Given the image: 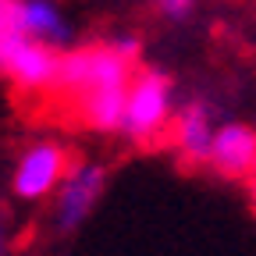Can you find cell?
Instances as JSON below:
<instances>
[{
	"label": "cell",
	"instance_id": "6da1fadb",
	"mask_svg": "<svg viewBox=\"0 0 256 256\" xmlns=\"http://www.w3.org/2000/svg\"><path fill=\"white\" fill-rule=\"evenodd\" d=\"M139 64H132L124 54H118L107 43H86L60 50V72L54 96L75 110V118L89 132H121L128 86H132Z\"/></svg>",
	"mask_w": 256,
	"mask_h": 256
},
{
	"label": "cell",
	"instance_id": "7a4b0ae2",
	"mask_svg": "<svg viewBox=\"0 0 256 256\" xmlns=\"http://www.w3.org/2000/svg\"><path fill=\"white\" fill-rule=\"evenodd\" d=\"M174 114H178V107H174V82H171V75L156 72V68H139L132 86H128L121 136H128L139 146L160 142L171 132Z\"/></svg>",
	"mask_w": 256,
	"mask_h": 256
},
{
	"label": "cell",
	"instance_id": "3957f363",
	"mask_svg": "<svg viewBox=\"0 0 256 256\" xmlns=\"http://www.w3.org/2000/svg\"><path fill=\"white\" fill-rule=\"evenodd\" d=\"M75 156L72 150L64 146L60 139H36L28 142L18 160H14V171H11V192L14 200L22 203H43L50 200L57 185L64 182V174L72 171Z\"/></svg>",
	"mask_w": 256,
	"mask_h": 256
},
{
	"label": "cell",
	"instance_id": "277c9868",
	"mask_svg": "<svg viewBox=\"0 0 256 256\" xmlns=\"http://www.w3.org/2000/svg\"><path fill=\"white\" fill-rule=\"evenodd\" d=\"M104 188H107V168L96 164V160H75L72 171L64 174V182L54 192V203H50V224L60 235H72L75 228L92 217L96 203L104 200Z\"/></svg>",
	"mask_w": 256,
	"mask_h": 256
},
{
	"label": "cell",
	"instance_id": "5b68a950",
	"mask_svg": "<svg viewBox=\"0 0 256 256\" xmlns=\"http://www.w3.org/2000/svg\"><path fill=\"white\" fill-rule=\"evenodd\" d=\"M60 72V50L25 36V32H11L0 40V75L14 82L22 92H54Z\"/></svg>",
	"mask_w": 256,
	"mask_h": 256
},
{
	"label": "cell",
	"instance_id": "8992f818",
	"mask_svg": "<svg viewBox=\"0 0 256 256\" xmlns=\"http://www.w3.org/2000/svg\"><path fill=\"white\" fill-rule=\"evenodd\" d=\"M210 168L224 178H249L256 171V128L246 121L217 124L210 146Z\"/></svg>",
	"mask_w": 256,
	"mask_h": 256
},
{
	"label": "cell",
	"instance_id": "52a82bcc",
	"mask_svg": "<svg viewBox=\"0 0 256 256\" xmlns=\"http://www.w3.org/2000/svg\"><path fill=\"white\" fill-rule=\"evenodd\" d=\"M214 136H217V124H214V107L206 100H188L178 107L174 124H171V139L185 164H210Z\"/></svg>",
	"mask_w": 256,
	"mask_h": 256
},
{
	"label": "cell",
	"instance_id": "ba28073f",
	"mask_svg": "<svg viewBox=\"0 0 256 256\" xmlns=\"http://www.w3.org/2000/svg\"><path fill=\"white\" fill-rule=\"evenodd\" d=\"M18 28L25 36L40 40L54 50H68L75 40V28L54 0H18Z\"/></svg>",
	"mask_w": 256,
	"mask_h": 256
},
{
	"label": "cell",
	"instance_id": "9c48e42d",
	"mask_svg": "<svg viewBox=\"0 0 256 256\" xmlns=\"http://www.w3.org/2000/svg\"><path fill=\"white\" fill-rule=\"evenodd\" d=\"M200 0H153V8L164 14L168 22H188Z\"/></svg>",
	"mask_w": 256,
	"mask_h": 256
},
{
	"label": "cell",
	"instance_id": "30bf717a",
	"mask_svg": "<svg viewBox=\"0 0 256 256\" xmlns=\"http://www.w3.org/2000/svg\"><path fill=\"white\" fill-rule=\"evenodd\" d=\"M110 46H114L118 54H124L132 64L142 60V40L136 36V32H114V36H110Z\"/></svg>",
	"mask_w": 256,
	"mask_h": 256
},
{
	"label": "cell",
	"instance_id": "8fae6325",
	"mask_svg": "<svg viewBox=\"0 0 256 256\" xmlns=\"http://www.w3.org/2000/svg\"><path fill=\"white\" fill-rule=\"evenodd\" d=\"M18 32V0H0V40Z\"/></svg>",
	"mask_w": 256,
	"mask_h": 256
},
{
	"label": "cell",
	"instance_id": "7c38bea8",
	"mask_svg": "<svg viewBox=\"0 0 256 256\" xmlns=\"http://www.w3.org/2000/svg\"><path fill=\"white\" fill-rule=\"evenodd\" d=\"M0 256H11V224L4 206H0Z\"/></svg>",
	"mask_w": 256,
	"mask_h": 256
},
{
	"label": "cell",
	"instance_id": "4fadbf2b",
	"mask_svg": "<svg viewBox=\"0 0 256 256\" xmlns=\"http://www.w3.org/2000/svg\"><path fill=\"white\" fill-rule=\"evenodd\" d=\"M249 196H252V206H256V171L249 174Z\"/></svg>",
	"mask_w": 256,
	"mask_h": 256
}]
</instances>
